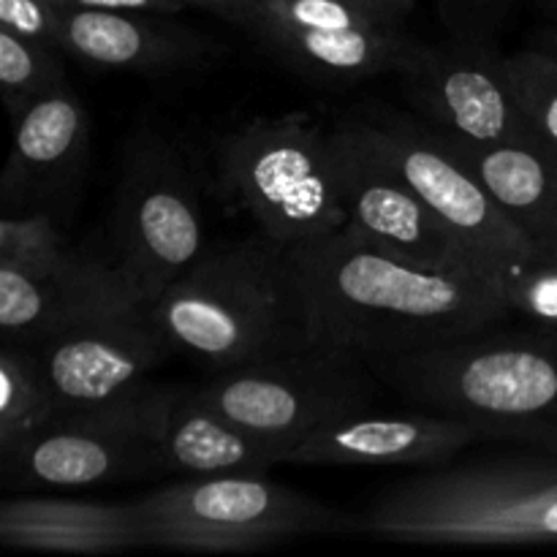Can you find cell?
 Wrapping results in <instances>:
<instances>
[{"mask_svg":"<svg viewBox=\"0 0 557 557\" xmlns=\"http://www.w3.org/2000/svg\"><path fill=\"white\" fill-rule=\"evenodd\" d=\"M313 337L368 357L417 351L509 319L498 283L419 267L359 232L292 248Z\"/></svg>","mask_w":557,"mask_h":557,"instance_id":"cell-1","label":"cell"},{"mask_svg":"<svg viewBox=\"0 0 557 557\" xmlns=\"http://www.w3.org/2000/svg\"><path fill=\"white\" fill-rule=\"evenodd\" d=\"M386 389L419 411L446 413L487 438L557 457V335L498 324L417 351L368 357Z\"/></svg>","mask_w":557,"mask_h":557,"instance_id":"cell-2","label":"cell"},{"mask_svg":"<svg viewBox=\"0 0 557 557\" xmlns=\"http://www.w3.org/2000/svg\"><path fill=\"white\" fill-rule=\"evenodd\" d=\"M150 313L174 351L212 373L315 343L292 248L264 232L207 248Z\"/></svg>","mask_w":557,"mask_h":557,"instance_id":"cell-3","label":"cell"},{"mask_svg":"<svg viewBox=\"0 0 557 557\" xmlns=\"http://www.w3.org/2000/svg\"><path fill=\"white\" fill-rule=\"evenodd\" d=\"M359 536L460 547L557 542V457L433 466L392 484L359 517Z\"/></svg>","mask_w":557,"mask_h":557,"instance_id":"cell-4","label":"cell"},{"mask_svg":"<svg viewBox=\"0 0 557 557\" xmlns=\"http://www.w3.org/2000/svg\"><path fill=\"white\" fill-rule=\"evenodd\" d=\"M131 504L145 547L177 553H256L294 539L359 533L357 517L264 473L190 476Z\"/></svg>","mask_w":557,"mask_h":557,"instance_id":"cell-5","label":"cell"},{"mask_svg":"<svg viewBox=\"0 0 557 557\" xmlns=\"http://www.w3.org/2000/svg\"><path fill=\"white\" fill-rule=\"evenodd\" d=\"M223 180L261 232L286 248L348 226L332 161V128L305 114L253 120L218 145Z\"/></svg>","mask_w":557,"mask_h":557,"instance_id":"cell-6","label":"cell"},{"mask_svg":"<svg viewBox=\"0 0 557 557\" xmlns=\"http://www.w3.org/2000/svg\"><path fill=\"white\" fill-rule=\"evenodd\" d=\"M379 375L368 359L335 343H310L212 373L196 395L239 428L286 449L321 424L373 406Z\"/></svg>","mask_w":557,"mask_h":557,"instance_id":"cell-7","label":"cell"},{"mask_svg":"<svg viewBox=\"0 0 557 557\" xmlns=\"http://www.w3.org/2000/svg\"><path fill=\"white\" fill-rule=\"evenodd\" d=\"M205 250L201 185L188 158L156 134L134 139L114 196L107 259L150 308Z\"/></svg>","mask_w":557,"mask_h":557,"instance_id":"cell-8","label":"cell"},{"mask_svg":"<svg viewBox=\"0 0 557 557\" xmlns=\"http://www.w3.org/2000/svg\"><path fill=\"white\" fill-rule=\"evenodd\" d=\"M343 123L351 125L364 145L487 261L498 286L515 267L542 250L495 205L476 174L428 120L397 109L362 107L348 112Z\"/></svg>","mask_w":557,"mask_h":557,"instance_id":"cell-9","label":"cell"},{"mask_svg":"<svg viewBox=\"0 0 557 557\" xmlns=\"http://www.w3.org/2000/svg\"><path fill=\"white\" fill-rule=\"evenodd\" d=\"M156 381L92 408L63 411L16 449L0 455L5 482L27 490H79L134 476H158L150 430Z\"/></svg>","mask_w":557,"mask_h":557,"instance_id":"cell-10","label":"cell"},{"mask_svg":"<svg viewBox=\"0 0 557 557\" xmlns=\"http://www.w3.org/2000/svg\"><path fill=\"white\" fill-rule=\"evenodd\" d=\"M506 54L490 41L446 38L411 49L395 71L413 114L479 145H553L517 101Z\"/></svg>","mask_w":557,"mask_h":557,"instance_id":"cell-11","label":"cell"},{"mask_svg":"<svg viewBox=\"0 0 557 557\" xmlns=\"http://www.w3.org/2000/svg\"><path fill=\"white\" fill-rule=\"evenodd\" d=\"M243 30L305 79L337 85L397 71L419 44L351 0H250Z\"/></svg>","mask_w":557,"mask_h":557,"instance_id":"cell-12","label":"cell"},{"mask_svg":"<svg viewBox=\"0 0 557 557\" xmlns=\"http://www.w3.org/2000/svg\"><path fill=\"white\" fill-rule=\"evenodd\" d=\"M332 161L348 223L373 243L428 270L498 283L487 261L457 237L343 120L332 125Z\"/></svg>","mask_w":557,"mask_h":557,"instance_id":"cell-13","label":"cell"},{"mask_svg":"<svg viewBox=\"0 0 557 557\" xmlns=\"http://www.w3.org/2000/svg\"><path fill=\"white\" fill-rule=\"evenodd\" d=\"M60 413L114 400L147 381L174 351L150 308H134L36 343Z\"/></svg>","mask_w":557,"mask_h":557,"instance_id":"cell-14","label":"cell"},{"mask_svg":"<svg viewBox=\"0 0 557 557\" xmlns=\"http://www.w3.org/2000/svg\"><path fill=\"white\" fill-rule=\"evenodd\" d=\"M147 308L134 297L107 256L74 250L49 272H27L0 261V332L3 343L36 346L60 332Z\"/></svg>","mask_w":557,"mask_h":557,"instance_id":"cell-15","label":"cell"},{"mask_svg":"<svg viewBox=\"0 0 557 557\" xmlns=\"http://www.w3.org/2000/svg\"><path fill=\"white\" fill-rule=\"evenodd\" d=\"M479 441H484V435L473 424L446 413L417 408L413 413L384 417L368 408L321 424L294 446L286 462L348 468H433L451 462Z\"/></svg>","mask_w":557,"mask_h":557,"instance_id":"cell-16","label":"cell"},{"mask_svg":"<svg viewBox=\"0 0 557 557\" xmlns=\"http://www.w3.org/2000/svg\"><path fill=\"white\" fill-rule=\"evenodd\" d=\"M150 430L161 473L180 476H226L267 473L286 462V449L207 406L196 386L158 384L152 397Z\"/></svg>","mask_w":557,"mask_h":557,"instance_id":"cell-17","label":"cell"},{"mask_svg":"<svg viewBox=\"0 0 557 557\" xmlns=\"http://www.w3.org/2000/svg\"><path fill=\"white\" fill-rule=\"evenodd\" d=\"M90 120L71 87L49 92L14 120V147L3 172V210L49 212L79 183L87 163Z\"/></svg>","mask_w":557,"mask_h":557,"instance_id":"cell-18","label":"cell"},{"mask_svg":"<svg viewBox=\"0 0 557 557\" xmlns=\"http://www.w3.org/2000/svg\"><path fill=\"white\" fill-rule=\"evenodd\" d=\"M60 9L58 47L63 54L98 69L174 71L201 63L215 52L199 30L177 22L174 14Z\"/></svg>","mask_w":557,"mask_h":557,"instance_id":"cell-19","label":"cell"},{"mask_svg":"<svg viewBox=\"0 0 557 557\" xmlns=\"http://www.w3.org/2000/svg\"><path fill=\"white\" fill-rule=\"evenodd\" d=\"M0 542L54 555H114L145 547L134 504L11 495L0 504Z\"/></svg>","mask_w":557,"mask_h":557,"instance_id":"cell-20","label":"cell"},{"mask_svg":"<svg viewBox=\"0 0 557 557\" xmlns=\"http://www.w3.org/2000/svg\"><path fill=\"white\" fill-rule=\"evenodd\" d=\"M444 139L533 243L557 248L555 145H479L451 134H444Z\"/></svg>","mask_w":557,"mask_h":557,"instance_id":"cell-21","label":"cell"},{"mask_svg":"<svg viewBox=\"0 0 557 557\" xmlns=\"http://www.w3.org/2000/svg\"><path fill=\"white\" fill-rule=\"evenodd\" d=\"M60 413L41 362L33 348H0V455L16 449Z\"/></svg>","mask_w":557,"mask_h":557,"instance_id":"cell-22","label":"cell"},{"mask_svg":"<svg viewBox=\"0 0 557 557\" xmlns=\"http://www.w3.org/2000/svg\"><path fill=\"white\" fill-rule=\"evenodd\" d=\"M0 87L5 109L16 120L44 96L69 87L63 49L0 27Z\"/></svg>","mask_w":557,"mask_h":557,"instance_id":"cell-23","label":"cell"},{"mask_svg":"<svg viewBox=\"0 0 557 557\" xmlns=\"http://www.w3.org/2000/svg\"><path fill=\"white\" fill-rule=\"evenodd\" d=\"M74 245L52 212H20L0 221V261L27 272H49L74 256Z\"/></svg>","mask_w":557,"mask_h":557,"instance_id":"cell-24","label":"cell"},{"mask_svg":"<svg viewBox=\"0 0 557 557\" xmlns=\"http://www.w3.org/2000/svg\"><path fill=\"white\" fill-rule=\"evenodd\" d=\"M511 313L557 335V248H542L500 283Z\"/></svg>","mask_w":557,"mask_h":557,"instance_id":"cell-25","label":"cell"},{"mask_svg":"<svg viewBox=\"0 0 557 557\" xmlns=\"http://www.w3.org/2000/svg\"><path fill=\"white\" fill-rule=\"evenodd\" d=\"M504 60L517 101L557 147V58L536 47L506 54Z\"/></svg>","mask_w":557,"mask_h":557,"instance_id":"cell-26","label":"cell"},{"mask_svg":"<svg viewBox=\"0 0 557 557\" xmlns=\"http://www.w3.org/2000/svg\"><path fill=\"white\" fill-rule=\"evenodd\" d=\"M522 0H435L441 25L451 38L490 41L500 36Z\"/></svg>","mask_w":557,"mask_h":557,"instance_id":"cell-27","label":"cell"},{"mask_svg":"<svg viewBox=\"0 0 557 557\" xmlns=\"http://www.w3.org/2000/svg\"><path fill=\"white\" fill-rule=\"evenodd\" d=\"M60 11L54 0H0V27L58 47Z\"/></svg>","mask_w":557,"mask_h":557,"instance_id":"cell-28","label":"cell"},{"mask_svg":"<svg viewBox=\"0 0 557 557\" xmlns=\"http://www.w3.org/2000/svg\"><path fill=\"white\" fill-rule=\"evenodd\" d=\"M65 9H107V11H150V14H180L185 9L177 0H54Z\"/></svg>","mask_w":557,"mask_h":557,"instance_id":"cell-29","label":"cell"},{"mask_svg":"<svg viewBox=\"0 0 557 557\" xmlns=\"http://www.w3.org/2000/svg\"><path fill=\"white\" fill-rule=\"evenodd\" d=\"M183 5H199V9H207L210 14L221 16V20L232 22V25L243 27L245 16H248L250 0H177Z\"/></svg>","mask_w":557,"mask_h":557,"instance_id":"cell-30","label":"cell"},{"mask_svg":"<svg viewBox=\"0 0 557 557\" xmlns=\"http://www.w3.org/2000/svg\"><path fill=\"white\" fill-rule=\"evenodd\" d=\"M351 3L359 5V9L370 11V14L379 16V20L397 22V25H403V20L411 14L413 5H417V0H351Z\"/></svg>","mask_w":557,"mask_h":557,"instance_id":"cell-31","label":"cell"},{"mask_svg":"<svg viewBox=\"0 0 557 557\" xmlns=\"http://www.w3.org/2000/svg\"><path fill=\"white\" fill-rule=\"evenodd\" d=\"M539 47L547 49L549 54H555V58H557V30L542 33V38H539Z\"/></svg>","mask_w":557,"mask_h":557,"instance_id":"cell-32","label":"cell"},{"mask_svg":"<svg viewBox=\"0 0 557 557\" xmlns=\"http://www.w3.org/2000/svg\"><path fill=\"white\" fill-rule=\"evenodd\" d=\"M555 3H557V0H555Z\"/></svg>","mask_w":557,"mask_h":557,"instance_id":"cell-33","label":"cell"}]
</instances>
